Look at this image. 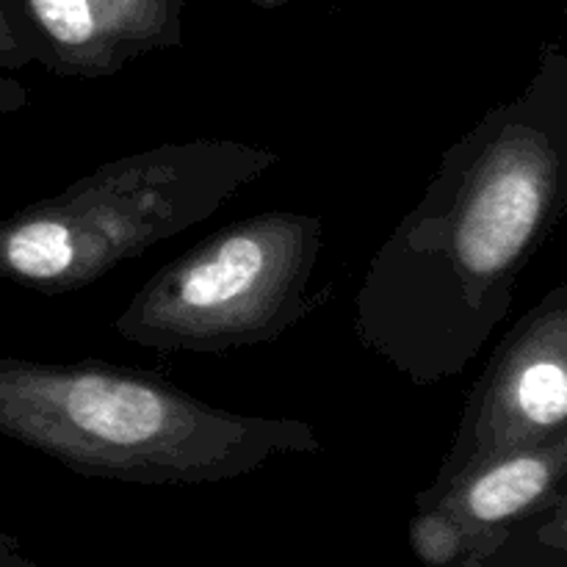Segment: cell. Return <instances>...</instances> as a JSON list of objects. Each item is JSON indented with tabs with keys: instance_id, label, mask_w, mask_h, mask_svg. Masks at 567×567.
I'll list each match as a JSON object with an SVG mask.
<instances>
[{
	"instance_id": "7a4b0ae2",
	"label": "cell",
	"mask_w": 567,
	"mask_h": 567,
	"mask_svg": "<svg viewBox=\"0 0 567 567\" xmlns=\"http://www.w3.org/2000/svg\"><path fill=\"white\" fill-rule=\"evenodd\" d=\"M0 435L81 476L136 485L227 482L321 449L308 421L214 408L109 360L0 358Z\"/></svg>"
},
{
	"instance_id": "5b68a950",
	"label": "cell",
	"mask_w": 567,
	"mask_h": 567,
	"mask_svg": "<svg viewBox=\"0 0 567 567\" xmlns=\"http://www.w3.org/2000/svg\"><path fill=\"white\" fill-rule=\"evenodd\" d=\"M557 437H567V282H557L502 338L426 491H441L471 465Z\"/></svg>"
},
{
	"instance_id": "30bf717a",
	"label": "cell",
	"mask_w": 567,
	"mask_h": 567,
	"mask_svg": "<svg viewBox=\"0 0 567 567\" xmlns=\"http://www.w3.org/2000/svg\"><path fill=\"white\" fill-rule=\"evenodd\" d=\"M0 567H33V565H28L25 559L11 548L9 537H0Z\"/></svg>"
},
{
	"instance_id": "9c48e42d",
	"label": "cell",
	"mask_w": 567,
	"mask_h": 567,
	"mask_svg": "<svg viewBox=\"0 0 567 567\" xmlns=\"http://www.w3.org/2000/svg\"><path fill=\"white\" fill-rule=\"evenodd\" d=\"M25 103H28V89L22 86L17 78L3 75V72H0V122H3L6 116L25 109Z\"/></svg>"
},
{
	"instance_id": "ba28073f",
	"label": "cell",
	"mask_w": 567,
	"mask_h": 567,
	"mask_svg": "<svg viewBox=\"0 0 567 567\" xmlns=\"http://www.w3.org/2000/svg\"><path fill=\"white\" fill-rule=\"evenodd\" d=\"M28 64H37L31 44L0 3V70H25Z\"/></svg>"
},
{
	"instance_id": "8fae6325",
	"label": "cell",
	"mask_w": 567,
	"mask_h": 567,
	"mask_svg": "<svg viewBox=\"0 0 567 567\" xmlns=\"http://www.w3.org/2000/svg\"><path fill=\"white\" fill-rule=\"evenodd\" d=\"M249 3H255V6H282V3H288V0H249Z\"/></svg>"
},
{
	"instance_id": "6da1fadb",
	"label": "cell",
	"mask_w": 567,
	"mask_h": 567,
	"mask_svg": "<svg viewBox=\"0 0 567 567\" xmlns=\"http://www.w3.org/2000/svg\"><path fill=\"white\" fill-rule=\"evenodd\" d=\"M567 203V55L543 48L518 94L437 161L354 297V336L413 385L460 377L507 319Z\"/></svg>"
},
{
	"instance_id": "277c9868",
	"label": "cell",
	"mask_w": 567,
	"mask_h": 567,
	"mask_svg": "<svg viewBox=\"0 0 567 567\" xmlns=\"http://www.w3.org/2000/svg\"><path fill=\"white\" fill-rule=\"evenodd\" d=\"M324 219L264 210L221 227L161 266L114 319L127 343L158 354L264 347L308 319L332 288L310 293Z\"/></svg>"
},
{
	"instance_id": "8992f818",
	"label": "cell",
	"mask_w": 567,
	"mask_h": 567,
	"mask_svg": "<svg viewBox=\"0 0 567 567\" xmlns=\"http://www.w3.org/2000/svg\"><path fill=\"white\" fill-rule=\"evenodd\" d=\"M59 78H109L138 55L183 44L186 0H0Z\"/></svg>"
},
{
	"instance_id": "52a82bcc",
	"label": "cell",
	"mask_w": 567,
	"mask_h": 567,
	"mask_svg": "<svg viewBox=\"0 0 567 567\" xmlns=\"http://www.w3.org/2000/svg\"><path fill=\"white\" fill-rule=\"evenodd\" d=\"M567 437L471 465L441 491H424L419 507H441L468 529L507 526L565 502Z\"/></svg>"
},
{
	"instance_id": "3957f363",
	"label": "cell",
	"mask_w": 567,
	"mask_h": 567,
	"mask_svg": "<svg viewBox=\"0 0 567 567\" xmlns=\"http://www.w3.org/2000/svg\"><path fill=\"white\" fill-rule=\"evenodd\" d=\"M280 155L233 138H192L122 155L0 219V280L59 297L199 221Z\"/></svg>"
}]
</instances>
